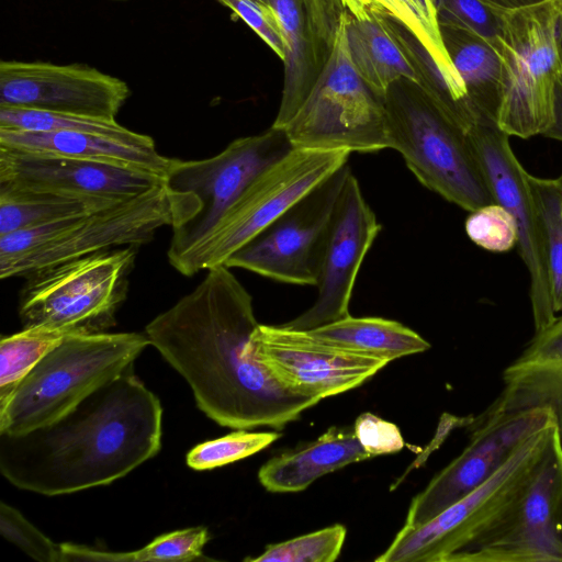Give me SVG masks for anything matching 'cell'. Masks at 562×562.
Instances as JSON below:
<instances>
[{"mask_svg":"<svg viewBox=\"0 0 562 562\" xmlns=\"http://www.w3.org/2000/svg\"><path fill=\"white\" fill-rule=\"evenodd\" d=\"M350 172L346 164L326 178L224 266L283 283L316 286L331 217Z\"/></svg>","mask_w":562,"mask_h":562,"instance_id":"11","label":"cell"},{"mask_svg":"<svg viewBox=\"0 0 562 562\" xmlns=\"http://www.w3.org/2000/svg\"><path fill=\"white\" fill-rule=\"evenodd\" d=\"M131 94L127 83L78 64L0 63V106L115 120Z\"/></svg>","mask_w":562,"mask_h":562,"instance_id":"16","label":"cell"},{"mask_svg":"<svg viewBox=\"0 0 562 562\" xmlns=\"http://www.w3.org/2000/svg\"><path fill=\"white\" fill-rule=\"evenodd\" d=\"M560 3H562V0H558Z\"/></svg>","mask_w":562,"mask_h":562,"instance_id":"44","label":"cell"},{"mask_svg":"<svg viewBox=\"0 0 562 562\" xmlns=\"http://www.w3.org/2000/svg\"><path fill=\"white\" fill-rule=\"evenodd\" d=\"M447 562H562V440L555 424Z\"/></svg>","mask_w":562,"mask_h":562,"instance_id":"3","label":"cell"},{"mask_svg":"<svg viewBox=\"0 0 562 562\" xmlns=\"http://www.w3.org/2000/svg\"><path fill=\"white\" fill-rule=\"evenodd\" d=\"M241 19L277 54L284 59V43L277 13L269 0H217Z\"/></svg>","mask_w":562,"mask_h":562,"instance_id":"38","label":"cell"},{"mask_svg":"<svg viewBox=\"0 0 562 562\" xmlns=\"http://www.w3.org/2000/svg\"><path fill=\"white\" fill-rule=\"evenodd\" d=\"M558 178H559V179H560V181L562 182V172H561V175H560Z\"/></svg>","mask_w":562,"mask_h":562,"instance_id":"43","label":"cell"},{"mask_svg":"<svg viewBox=\"0 0 562 562\" xmlns=\"http://www.w3.org/2000/svg\"><path fill=\"white\" fill-rule=\"evenodd\" d=\"M150 345L146 334L71 335L23 379L0 411V435H20L66 415L123 373Z\"/></svg>","mask_w":562,"mask_h":562,"instance_id":"5","label":"cell"},{"mask_svg":"<svg viewBox=\"0 0 562 562\" xmlns=\"http://www.w3.org/2000/svg\"><path fill=\"white\" fill-rule=\"evenodd\" d=\"M555 424L549 411L526 409L477 420L471 418L470 443L408 507L405 525H423L495 475L532 436Z\"/></svg>","mask_w":562,"mask_h":562,"instance_id":"12","label":"cell"},{"mask_svg":"<svg viewBox=\"0 0 562 562\" xmlns=\"http://www.w3.org/2000/svg\"><path fill=\"white\" fill-rule=\"evenodd\" d=\"M293 149L284 130L239 137L199 160L170 158L162 186L171 216L169 263H178L215 226L243 191Z\"/></svg>","mask_w":562,"mask_h":562,"instance_id":"4","label":"cell"},{"mask_svg":"<svg viewBox=\"0 0 562 562\" xmlns=\"http://www.w3.org/2000/svg\"><path fill=\"white\" fill-rule=\"evenodd\" d=\"M67 330L33 326L0 340V411L10 402L27 373L64 339Z\"/></svg>","mask_w":562,"mask_h":562,"instance_id":"30","label":"cell"},{"mask_svg":"<svg viewBox=\"0 0 562 562\" xmlns=\"http://www.w3.org/2000/svg\"><path fill=\"white\" fill-rule=\"evenodd\" d=\"M346 150L293 148L262 171L175 268L191 277L225 262L308 191L348 162Z\"/></svg>","mask_w":562,"mask_h":562,"instance_id":"10","label":"cell"},{"mask_svg":"<svg viewBox=\"0 0 562 562\" xmlns=\"http://www.w3.org/2000/svg\"><path fill=\"white\" fill-rule=\"evenodd\" d=\"M464 228L468 237L487 251L506 252L517 245V225L513 215L495 202L471 211Z\"/></svg>","mask_w":562,"mask_h":562,"instance_id":"36","label":"cell"},{"mask_svg":"<svg viewBox=\"0 0 562 562\" xmlns=\"http://www.w3.org/2000/svg\"><path fill=\"white\" fill-rule=\"evenodd\" d=\"M205 527H190L156 537L145 547L130 552L99 551L83 544L61 543L64 562H158L203 559V548L210 540Z\"/></svg>","mask_w":562,"mask_h":562,"instance_id":"29","label":"cell"},{"mask_svg":"<svg viewBox=\"0 0 562 562\" xmlns=\"http://www.w3.org/2000/svg\"><path fill=\"white\" fill-rule=\"evenodd\" d=\"M314 339L387 362L428 350L430 344L405 325L381 317L351 315L305 330Z\"/></svg>","mask_w":562,"mask_h":562,"instance_id":"27","label":"cell"},{"mask_svg":"<svg viewBox=\"0 0 562 562\" xmlns=\"http://www.w3.org/2000/svg\"><path fill=\"white\" fill-rule=\"evenodd\" d=\"M347 529L336 524L290 540L268 544L256 558H246L249 562H333L341 551Z\"/></svg>","mask_w":562,"mask_h":562,"instance_id":"33","label":"cell"},{"mask_svg":"<svg viewBox=\"0 0 562 562\" xmlns=\"http://www.w3.org/2000/svg\"><path fill=\"white\" fill-rule=\"evenodd\" d=\"M0 128L74 131L119 138H132L138 134L119 124L115 120L3 106H0Z\"/></svg>","mask_w":562,"mask_h":562,"instance_id":"32","label":"cell"},{"mask_svg":"<svg viewBox=\"0 0 562 562\" xmlns=\"http://www.w3.org/2000/svg\"><path fill=\"white\" fill-rule=\"evenodd\" d=\"M171 225L164 186L90 213L74 216L47 244L0 261V278L27 276L94 252L149 243L157 229Z\"/></svg>","mask_w":562,"mask_h":562,"instance_id":"14","label":"cell"},{"mask_svg":"<svg viewBox=\"0 0 562 562\" xmlns=\"http://www.w3.org/2000/svg\"><path fill=\"white\" fill-rule=\"evenodd\" d=\"M355 18L381 14L405 26L428 53L440 72L461 121L473 117L464 85L443 44L436 0H341Z\"/></svg>","mask_w":562,"mask_h":562,"instance_id":"25","label":"cell"},{"mask_svg":"<svg viewBox=\"0 0 562 562\" xmlns=\"http://www.w3.org/2000/svg\"><path fill=\"white\" fill-rule=\"evenodd\" d=\"M277 431L250 432L236 429L226 436L204 441L187 454V464L193 470H210L248 458L278 440Z\"/></svg>","mask_w":562,"mask_h":562,"instance_id":"34","label":"cell"},{"mask_svg":"<svg viewBox=\"0 0 562 562\" xmlns=\"http://www.w3.org/2000/svg\"><path fill=\"white\" fill-rule=\"evenodd\" d=\"M116 203L50 193L0 190V235L86 214Z\"/></svg>","mask_w":562,"mask_h":562,"instance_id":"28","label":"cell"},{"mask_svg":"<svg viewBox=\"0 0 562 562\" xmlns=\"http://www.w3.org/2000/svg\"><path fill=\"white\" fill-rule=\"evenodd\" d=\"M381 228L350 172L331 217L316 284L317 297L310 308L281 325L311 330L349 316L358 272Z\"/></svg>","mask_w":562,"mask_h":562,"instance_id":"17","label":"cell"},{"mask_svg":"<svg viewBox=\"0 0 562 562\" xmlns=\"http://www.w3.org/2000/svg\"><path fill=\"white\" fill-rule=\"evenodd\" d=\"M246 352L286 390L319 401L358 387L389 363L282 325L259 324Z\"/></svg>","mask_w":562,"mask_h":562,"instance_id":"13","label":"cell"},{"mask_svg":"<svg viewBox=\"0 0 562 562\" xmlns=\"http://www.w3.org/2000/svg\"><path fill=\"white\" fill-rule=\"evenodd\" d=\"M258 325L251 295L231 268L218 266L151 319L145 334L213 422L232 429H281L319 400L286 390L246 352Z\"/></svg>","mask_w":562,"mask_h":562,"instance_id":"1","label":"cell"},{"mask_svg":"<svg viewBox=\"0 0 562 562\" xmlns=\"http://www.w3.org/2000/svg\"><path fill=\"white\" fill-rule=\"evenodd\" d=\"M484 1H486L487 3L494 4L496 7L503 8V9L513 10V9H518V8H522V7L537 4L544 0H484Z\"/></svg>","mask_w":562,"mask_h":562,"instance_id":"41","label":"cell"},{"mask_svg":"<svg viewBox=\"0 0 562 562\" xmlns=\"http://www.w3.org/2000/svg\"><path fill=\"white\" fill-rule=\"evenodd\" d=\"M0 532L24 553L40 562H64L61 543H55L18 509L0 503Z\"/></svg>","mask_w":562,"mask_h":562,"instance_id":"37","label":"cell"},{"mask_svg":"<svg viewBox=\"0 0 562 562\" xmlns=\"http://www.w3.org/2000/svg\"><path fill=\"white\" fill-rule=\"evenodd\" d=\"M284 43V77L272 127L283 130L302 105L334 48L346 9L341 0H269Z\"/></svg>","mask_w":562,"mask_h":562,"instance_id":"19","label":"cell"},{"mask_svg":"<svg viewBox=\"0 0 562 562\" xmlns=\"http://www.w3.org/2000/svg\"><path fill=\"white\" fill-rule=\"evenodd\" d=\"M562 3L505 10L493 48L501 64L497 126L522 139L542 135L554 121L555 82L562 76Z\"/></svg>","mask_w":562,"mask_h":562,"instance_id":"7","label":"cell"},{"mask_svg":"<svg viewBox=\"0 0 562 562\" xmlns=\"http://www.w3.org/2000/svg\"><path fill=\"white\" fill-rule=\"evenodd\" d=\"M162 181L148 172L0 146V190L120 203Z\"/></svg>","mask_w":562,"mask_h":562,"instance_id":"18","label":"cell"},{"mask_svg":"<svg viewBox=\"0 0 562 562\" xmlns=\"http://www.w3.org/2000/svg\"><path fill=\"white\" fill-rule=\"evenodd\" d=\"M353 430L360 445L371 457L394 453L404 448L398 427L372 413L359 415Z\"/></svg>","mask_w":562,"mask_h":562,"instance_id":"39","label":"cell"},{"mask_svg":"<svg viewBox=\"0 0 562 562\" xmlns=\"http://www.w3.org/2000/svg\"><path fill=\"white\" fill-rule=\"evenodd\" d=\"M347 41L351 60L363 81L383 98L402 79L417 85L427 95L446 86L428 53L394 19L370 14L362 19L347 11Z\"/></svg>","mask_w":562,"mask_h":562,"instance_id":"21","label":"cell"},{"mask_svg":"<svg viewBox=\"0 0 562 562\" xmlns=\"http://www.w3.org/2000/svg\"><path fill=\"white\" fill-rule=\"evenodd\" d=\"M540 218L549 263L551 297L557 315L562 313V182L528 175Z\"/></svg>","mask_w":562,"mask_h":562,"instance_id":"31","label":"cell"},{"mask_svg":"<svg viewBox=\"0 0 562 562\" xmlns=\"http://www.w3.org/2000/svg\"><path fill=\"white\" fill-rule=\"evenodd\" d=\"M560 48H561V55H562V30H561V34H560Z\"/></svg>","mask_w":562,"mask_h":562,"instance_id":"42","label":"cell"},{"mask_svg":"<svg viewBox=\"0 0 562 562\" xmlns=\"http://www.w3.org/2000/svg\"><path fill=\"white\" fill-rule=\"evenodd\" d=\"M347 10L330 57L283 128L293 148L374 153L390 148L384 99L358 74L347 41Z\"/></svg>","mask_w":562,"mask_h":562,"instance_id":"9","label":"cell"},{"mask_svg":"<svg viewBox=\"0 0 562 562\" xmlns=\"http://www.w3.org/2000/svg\"><path fill=\"white\" fill-rule=\"evenodd\" d=\"M0 146L148 172L162 178L170 161V158L159 154L150 136L140 133L132 138H119L74 131L0 128Z\"/></svg>","mask_w":562,"mask_h":562,"instance_id":"23","label":"cell"},{"mask_svg":"<svg viewBox=\"0 0 562 562\" xmlns=\"http://www.w3.org/2000/svg\"><path fill=\"white\" fill-rule=\"evenodd\" d=\"M136 247L94 252L27 276L19 299L23 328L49 326L82 335L113 327L127 295Z\"/></svg>","mask_w":562,"mask_h":562,"instance_id":"8","label":"cell"},{"mask_svg":"<svg viewBox=\"0 0 562 562\" xmlns=\"http://www.w3.org/2000/svg\"><path fill=\"white\" fill-rule=\"evenodd\" d=\"M439 25H452L472 31L492 46L502 32L506 9L484 0H436Z\"/></svg>","mask_w":562,"mask_h":562,"instance_id":"35","label":"cell"},{"mask_svg":"<svg viewBox=\"0 0 562 562\" xmlns=\"http://www.w3.org/2000/svg\"><path fill=\"white\" fill-rule=\"evenodd\" d=\"M503 389L474 419L526 409L550 412L562 440V313L539 330L502 373Z\"/></svg>","mask_w":562,"mask_h":562,"instance_id":"22","label":"cell"},{"mask_svg":"<svg viewBox=\"0 0 562 562\" xmlns=\"http://www.w3.org/2000/svg\"><path fill=\"white\" fill-rule=\"evenodd\" d=\"M544 429L528 439L513 458L479 488L423 525H404L375 561L447 562L475 526L504 497Z\"/></svg>","mask_w":562,"mask_h":562,"instance_id":"20","label":"cell"},{"mask_svg":"<svg viewBox=\"0 0 562 562\" xmlns=\"http://www.w3.org/2000/svg\"><path fill=\"white\" fill-rule=\"evenodd\" d=\"M543 136L562 142V76L555 82L554 121Z\"/></svg>","mask_w":562,"mask_h":562,"instance_id":"40","label":"cell"},{"mask_svg":"<svg viewBox=\"0 0 562 562\" xmlns=\"http://www.w3.org/2000/svg\"><path fill=\"white\" fill-rule=\"evenodd\" d=\"M495 203L514 217L518 252L529 274V299L535 330L550 324L554 312L543 232L528 172L516 157L509 137L497 125H479L468 132Z\"/></svg>","mask_w":562,"mask_h":562,"instance_id":"15","label":"cell"},{"mask_svg":"<svg viewBox=\"0 0 562 562\" xmlns=\"http://www.w3.org/2000/svg\"><path fill=\"white\" fill-rule=\"evenodd\" d=\"M370 458L353 427H330L316 440L268 460L258 480L269 492L295 493L325 474Z\"/></svg>","mask_w":562,"mask_h":562,"instance_id":"24","label":"cell"},{"mask_svg":"<svg viewBox=\"0 0 562 562\" xmlns=\"http://www.w3.org/2000/svg\"><path fill=\"white\" fill-rule=\"evenodd\" d=\"M450 59L468 95L476 124L497 125L501 104V64L493 46L476 33L439 25Z\"/></svg>","mask_w":562,"mask_h":562,"instance_id":"26","label":"cell"},{"mask_svg":"<svg viewBox=\"0 0 562 562\" xmlns=\"http://www.w3.org/2000/svg\"><path fill=\"white\" fill-rule=\"evenodd\" d=\"M161 423L159 398L132 364L57 420L0 435V472L46 496L109 485L159 452Z\"/></svg>","mask_w":562,"mask_h":562,"instance_id":"2","label":"cell"},{"mask_svg":"<svg viewBox=\"0 0 562 562\" xmlns=\"http://www.w3.org/2000/svg\"><path fill=\"white\" fill-rule=\"evenodd\" d=\"M384 104L390 148L424 187L468 212L494 203L468 133L417 85L396 81Z\"/></svg>","mask_w":562,"mask_h":562,"instance_id":"6","label":"cell"}]
</instances>
